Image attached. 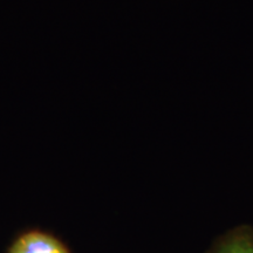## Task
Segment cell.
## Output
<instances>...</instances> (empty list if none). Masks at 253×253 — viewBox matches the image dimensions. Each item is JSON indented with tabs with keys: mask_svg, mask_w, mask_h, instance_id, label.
<instances>
[{
	"mask_svg": "<svg viewBox=\"0 0 253 253\" xmlns=\"http://www.w3.org/2000/svg\"><path fill=\"white\" fill-rule=\"evenodd\" d=\"M207 253H253V229L240 225L220 236Z\"/></svg>",
	"mask_w": 253,
	"mask_h": 253,
	"instance_id": "cell-2",
	"label": "cell"
},
{
	"mask_svg": "<svg viewBox=\"0 0 253 253\" xmlns=\"http://www.w3.org/2000/svg\"><path fill=\"white\" fill-rule=\"evenodd\" d=\"M7 253H71L58 238L39 230L28 231L19 236L9 246Z\"/></svg>",
	"mask_w": 253,
	"mask_h": 253,
	"instance_id": "cell-1",
	"label": "cell"
}]
</instances>
